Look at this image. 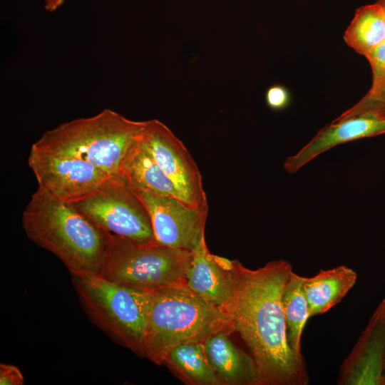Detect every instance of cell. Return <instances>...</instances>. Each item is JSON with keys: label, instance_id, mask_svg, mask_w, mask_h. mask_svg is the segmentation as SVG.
I'll list each match as a JSON object with an SVG mask.
<instances>
[{"label": "cell", "instance_id": "3", "mask_svg": "<svg viewBox=\"0 0 385 385\" xmlns=\"http://www.w3.org/2000/svg\"><path fill=\"white\" fill-rule=\"evenodd\" d=\"M145 357L162 365L167 353L186 343H205L223 331L235 332L232 317L210 304L187 284L150 292Z\"/></svg>", "mask_w": 385, "mask_h": 385}, {"label": "cell", "instance_id": "1", "mask_svg": "<svg viewBox=\"0 0 385 385\" xmlns=\"http://www.w3.org/2000/svg\"><path fill=\"white\" fill-rule=\"evenodd\" d=\"M233 261L235 282L228 314L257 366L260 385H306L304 358L288 345L282 297L293 271L290 262L271 261L252 270Z\"/></svg>", "mask_w": 385, "mask_h": 385}, {"label": "cell", "instance_id": "21", "mask_svg": "<svg viewBox=\"0 0 385 385\" xmlns=\"http://www.w3.org/2000/svg\"><path fill=\"white\" fill-rule=\"evenodd\" d=\"M365 57L372 71V83L367 93H374L385 83V42Z\"/></svg>", "mask_w": 385, "mask_h": 385}, {"label": "cell", "instance_id": "6", "mask_svg": "<svg viewBox=\"0 0 385 385\" xmlns=\"http://www.w3.org/2000/svg\"><path fill=\"white\" fill-rule=\"evenodd\" d=\"M71 279L93 322L122 345L145 357L150 292L119 284L98 274H74Z\"/></svg>", "mask_w": 385, "mask_h": 385}, {"label": "cell", "instance_id": "4", "mask_svg": "<svg viewBox=\"0 0 385 385\" xmlns=\"http://www.w3.org/2000/svg\"><path fill=\"white\" fill-rule=\"evenodd\" d=\"M145 124L105 108L93 116L74 119L46 131L31 148L79 158L116 175L124 155Z\"/></svg>", "mask_w": 385, "mask_h": 385}, {"label": "cell", "instance_id": "5", "mask_svg": "<svg viewBox=\"0 0 385 385\" xmlns=\"http://www.w3.org/2000/svg\"><path fill=\"white\" fill-rule=\"evenodd\" d=\"M192 260V252L166 246L154 239L139 242L107 232L98 274L123 286L152 292L187 284Z\"/></svg>", "mask_w": 385, "mask_h": 385}, {"label": "cell", "instance_id": "23", "mask_svg": "<svg viewBox=\"0 0 385 385\" xmlns=\"http://www.w3.org/2000/svg\"><path fill=\"white\" fill-rule=\"evenodd\" d=\"M24 384V376L16 366L7 364H0L1 385H23Z\"/></svg>", "mask_w": 385, "mask_h": 385}, {"label": "cell", "instance_id": "11", "mask_svg": "<svg viewBox=\"0 0 385 385\" xmlns=\"http://www.w3.org/2000/svg\"><path fill=\"white\" fill-rule=\"evenodd\" d=\"M385 299L341 366L337 384L385 385Z\"/></svg>", "mask_w": 385, "mask_h": 385}, {"label": "cell", "instance_id": "25", "mask_svg": "<svg viewBox=\"0 0 385 385\" xmlns=\"http://www.w3.org/2000/svg\"><path fill=\"white\" fill-rule=\"evenodd\" d=\"M376 2L381 6L385 14V0H377Z\"/></svg>", "mask_w": 385, "mask_h": 385}, {"label": "cell", "instance_id": "17", "mask_svg": "<svg viewBox=\"0 0 385 385\" xmlns=\"http://www.w3.org/2000/svg\"><path fill=\"white\" fill-rule=\"evenodd\" d=\"M163 364L190 385H222L207 358L204 343H186L173 347Z\"/></svg>", "mask_w": 385, "mask_h": 385}, {"label": "cell", "instance_id": "22", "mask_svg": "<svg viewBox=\"0 0 385 385\" xmlns=\"http://www.w3.org/2000/svg\"><path fill=\"white\" fill-rule=\"evenodd\" d=\"M265 103L272 110L280 111L288 108L292 101L289 90L282 84H274L265 92Z\"/></svg>", "mask_w": 385, "mask_h": 385}, {"label": "cell", "instance_id": "14", "mask_svg": "<svg viewBox=\"0 0 385 385\" xmlns=\"http://www.w3.org/2000/svg\"><path fill=\"white\" fill-rule=\"evenodd\" d=\"M232 333L220 332L204 343L211 367L222 385H260L252 357L233 343Z\"/></svg>", "mask_w": 385, "mask_h": 385}, {"label": "cell", "instance_id": "20", "mask_svg": "<svg viewBox=\"0 0 385 385\" xmlns=\"http://www.w3.org/2000/svg\"><path fill=\"white\" fill-rule=\"evenodd\" d=\"M368 115L385 118V83L374 93H366L355 105L337 118Z\"/></svg>", "mask_w": 385, "mask_h": 385}, {"label": "cell", "instance_id": "9", "mask_svg": "<svg viewBox=\"0 0 385 385\" xmlns=\"http://www.w3.org/2000/svg\"><path fill=\"white\" fill-rule=\"evenodd\" d=\"M129 187L148 210L157 242L190 252L198 246L205 237L207 209L195 207L176 197Z\"/></svg>", "mask_w": 385, "mask_h": 385}, {"label": "cell", "instance_id": "24", "mask_svg": "<svg viewBox=\"0 0 385 385\" xmlns=\"http://www.w3.org/2000/svg\"><path fill=\"white\" fill-rule=\"evenodd\" d=\"M65 0H44L45 9L50 11H56Z\"/></svg>", "mask_w": 385, "mask_h": 385}, {"label": "cell", "instance_id": "13", "mask_svg": "<svg viewBox=\"0 0 385 385\" xmlns=\"http://www.w3.org/2000/svg\"><path fill=\"white\" fill-rule=\"evenodd\" d=\"M234 282L233 261L212 254L203 237L192 251V260L187 275L188 286L202 298L228 314Z\"/></svg>", "mask_w": 385, "mask_h": 385}, {"label": "cell", "instance_id": "12", "mask_svg": "<svg viewBox=\"0 0 385 385\" xmlns=\"http://www.w3.org/2000/svg\"><path fill=\"white\" fill-rule=\"evenodd\" d=\"M385 133V118L368 115H355L335 118L321 128L297 153L289 156L284 163V170L294 174L310 161L332 148Z\"/></svg>", "mask_w": 385, "mask_h": 385}, {"label": "cell", "instance_id": "26", "mask_svg": "<svg viewBox=\"0 0 385 385\" xmlns=\"http://www.w3.org/2000/svg\"><path fill=\"white\" fill-rule=\"evenodd\" d=\"M384 381H385V354H384Z\"/></svg>", "mask_w": 385, "mask_h": 385}, {"label": "cell", "instance_id": "18", "mask_svg": "<svg viewBox=\"0 0 385 385\" xmlns=\"http://www.w3.org/2000/svg\"><path fill=\"white\" fill-rule=\"evenodd\" d=\"M343 38L364 56L385 42V14L381 6L375 2L356 9Z\"/></svg>", "mask_w": 385, "mask_h": 385}, {"label": "cell", "instance_id": "16", "mask_svg": "<svg viewBox=\"0 0 385 385\" xmlns=\"http://www.w3.org/2000/svg\"><path fill=\"white\" fill-rule=\"evenodd\" d=\"M356 279L357 273L345 265L321 270L313 277H303L302 289L309 317L326 313L339 303Z\"/></svg>", "mask_w": 385, "mask_h": 385}, {"label": "cell", "instance_id": "7", "mask_svg": "<svg viewBox=\"0 0 385 385\" xmlns=\"http://www.w3.org/2000/svg\"><path fill=\"white\" fill-rule=\"evenodd\" d=\"M69 202L106 232L139 242L154 239L148 210L118 175L111 176L95 190Z\"/></svg>", "mask_w": 385, "mask_h": 385}, {"label": "cell", "instance_id": "19", "mask_svg": "<svg viewBox=\"0 0 385 385\" xmlns=\"http://www.w3.org/2000/svg\"><path fill=\"white\" fill-rule=\"evenodd\" d=\"M303 277L292 272L283 290L282 304L284 315L286 336L289 346L299 358L301 340L307 319L309 307L302 289Z\"/></svg>", "mask_w": 385, "mask_h": 385}, {"label": "cell", "instance_id": "10", "mask_svg": "<svg viewBox=\"0 0 385 385\" xmlns=\"http://www.w3.org/2000/svg\"><path fill=\"white\" fill-rule=\"evenodd\" d=\"M28 165L37 180L38 188L68 202L95 190L113 175L79 158L52 154L32 148Z\"/></svg>", "mask_w": 385, "mask_h": 385}, {"label": "cell", "instance_id": "2", "mask_svg": "<svg viewBox=\"0 0 385 385\" xmlns=\"http://www.w3.org/2000/svg\"><path fill=\"white\" fill-rule=\"evenodd\" d=\"M22 227L30 240L56 255L71 274L99 273L107 232L70 202L38 187L22 213Z\"/></svg>", "mask_w": 385, "mask_h": 385}, {"label": "cell", "instance_id": "8", "mask_svg": "<svg viewBox=\"0 0 385 385\" xmlns=\"http://www.w3.org/2000/svg\"><path fill=\"white\" fill-rule=\"evenodd\" d=\"M138 139L174 183L182 200L195 207L209 210L197 163L183 142L166 125L157 119L145 120Z\"/></svg>", "mask_w": 385, "mask_h": 385}, {"label": "cell", "instance_id": "15", "mask_svg": "<svg viewBox=\"0 0 385 385\" xmlns=\"http://www.w3.org/2000/svg\"><path fill=\"white\" fill-rule=\"evenodd\" d=\"M118 175L130 187L181 199L174 183L138 138L124 155Z\"/></svg>", "mask_w": 385, "mask_h": 385}]
</instances>
